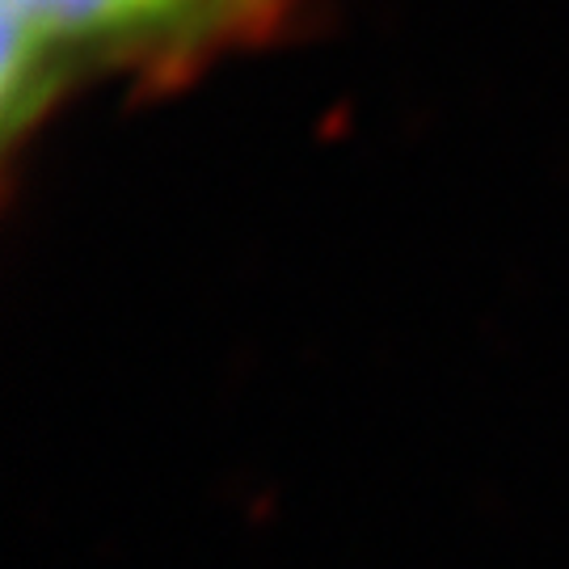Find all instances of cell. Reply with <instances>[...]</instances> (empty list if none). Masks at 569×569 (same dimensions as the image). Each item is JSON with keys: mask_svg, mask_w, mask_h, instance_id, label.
Instances as JSON below:
<instances>
[{"mask_svg": "<svg viewBox=\"0 0 569 569\" xmlns=\"http://www.w3.org/2000/svg\"><path fill=\"white\" fill-rule=\"evenodd\" d=\"M326 0H0V122L13 161L72 98L173 93L220 63L300 39Z\"/></svg>", "mask_w": 569, "mask_h": 569, "instance_id": "cell-1", "label": "cell"}]
</instances>
